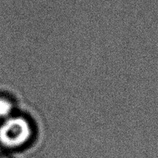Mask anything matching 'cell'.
I'll return each instance as SVG.
<instances>
[{"mask_svg":"<svg viewBox=\"0 0 158 158\" xmlns=\"http://www.w3.org/2000/svg\"><path fill=\"white\" fill-rule=\"evenodd\" d=\"M13 106L8 99L0 97V118H8L12 112Z\"/></svg>","mask_w":158,"mask_h":158,"instance_id":"obj_2","label":"cell"},{"mask_svg":"<svg viewBox=\"0 0 158 158\" xmlns=\"http://www.w3.org/2000/svg\"><path fill=\"white\" fill-rule=\"evenodd\" d=\"M32 135V127L24 117H9L0 126V143L11 149L24 146Z\"/></svg>","mask_w":158,"mask_h":158,"instance_id":"obj_1","label":"cell"},{"mask_svg":"<svg viewBox=\"0 0 158 158\" xmlns=\"http://www.w3.org/2000/svg\"><path fill=\"white\" fill-rule=\"evenodd\" d=\"M0 158H6V157H0Z\"/></svg>","mask_w":158,"mask_h":158,"instance_id":"obj_3","label":"cell"}]
</instances>
